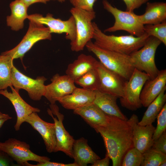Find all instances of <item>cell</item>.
<instances>
[{
  "mask_svg": "<svg viewBox=\"0 0 166 166\" xmlns=\"http://www.w3.org/2000/svg\"><path fill=\"white\" fill-rule=\"evenodd\" d=\"M144 159L143 153L134 147L128 150L124 155L122 166H141Z\"/></svg>",
  "mask_w": 166,
  "mask_h": 166,
  "instance_id": "31",
  "label": "cell"
},
{
  "mask_svg": "<svg viewBox=\"0 0 166 166\" xmlns=\"http://www.w3.org/2000/svg\"><path fill=\"white\" fill-rule=\"evenodd\" d=\"M14 59L9 55L2 54L0 55V90L7 89L8 87L12 86L11 73Z\"/></svg>",
  "mask_w": 166,
  "mask_h": 166,
  "instance_id": "27",
  "label": "cell"
},
{
  "mask_svg": "<svg viewBox=\"0 0 166 166\" xmlns=\"http://www.w3.org/2000/svg\"><path fill=\"white\" fill-rule=\"evenodd\" d=\"M50 1V0H57V1H58L60 2H65L66 0H49Z\"/></svg>",
  "mask_w": 166,
  "mask_h": 166,
  "instance_id": "43",
  "label": "cell"
},
{
  "mask_svg": "<svg viewBox=\"0 0 166 166\" xmlns=\"http://www.w3.org/2000/svg\"><path fill=\"white\" fill-rule=\"evenodd\" d=\"M14 160L5 152L0 150V166H17Z\"/></svg>",
  "mask_w": 166,
  "mask_h": 166,
  "instance_id": "37",
  "label": "cell"
},
{
  "mask_svg": "<svg viewBox=\"0 0 166 166\" xmlns=\"http://www.w3.org/2000/svg\"><path fill=\"white\" fill-rule=\"evenodd\" d=\"M0 150L7 154L18 166H23L29 161L42 163L50 160L48 157L34 153L30 150L29 144L15 138H10L4 142H0Z\"/></svg>",
  "mask_w": 166,
  "mask_h": 166,
  "instance_id": "9",
  "label": "cell"
},
{
  "mask_svg": "<svg viewBox=\"0 0 166 166\" xmlns=\"http://www.w3.org/2000/svg\"><path fill=\"white\" fill-rule=\"evenodd\" d=\"M9 120L7 118L0 119V128L2 127L4 123Z\"/></svg>",
  "mask_w": 166,
  "mask_h": 166,
  "instance_id": "41",
  "label": "cell"
},
{
  "mask_svg": "<svg viewBox=\"0 0 166 166\" xmlns=\"http://www.w3.org/2000/svg\"><path fill=\"white\" fill-rule=\"evenodd\" d=\"M166 84V70H159L157 76L145 83L140 98L142 106L147 107L159 95Z\"/></svg>",
  "mask_w": 166,
  "mask_h": 166,
  "instance_id": "17",
  "label": "cell"
},
{
  "mask_svg": "<svg viewBox=\"0 0 166 166\" xmlns=\"http://www.w3.org/2000/svg\"><path fill=\"white\" fill-rule=\"evenodd\" d=\"M70 12L74 18L76 35L70 42L71 49L78 52L83 50L86 44L93 38L94 28L92 21L95 18L96 13L81 8L73 7Z\"/></svg>",
  "mask_w": 166,
  "mask_h": 166,
  "instance_id": "4",
  "label": "cell"
},
{
  "mask_svg": "<svg viewBox=\"0 0 166 166\" xmlns=\"http://www.w3.org/2000/svg\"><path fill=\"white\" fill-rule=\"evenodd\" d=\"M97 61L91 55L80 54L76 60L68 65L65 71L66 74L74 81L87 72L95 69Z\"/></svg>",
  "mask_w": 166,
  "mask_h": 166,
  "instance_id": "20",
  "label": "cell"
},
{
  "mask_svg": "<svg viewBox=\"0 0 166 166\" xmlns=\"http://www.w3.org/2000/svg\"><path fill=\"white\" fill-rule=\"evenodd\" d=\"M157 125L153 135L154 140H157L166 129V104L165 103L158 115Z\"/></svg>",
  "mask_w": 166,
  "mask_h": 166,
  "instance_id": "32",
  "label": "cell"
},
{
  "mask_svg": "<svg viewBox=\"0 0 166 166\" xmlns=\"http://www.w3.org/2000/svg\"><path fill=\"white\" fill-rule=\"evenodd\" d=\"M27 18L32 19L41 24L47 26L51 34H65L66 39L70 40L71 42L73 41L75 38V22L72 15L66 20L55 18L53 15L50 13L47 14L45 17L39 14H33L28 15Z\"/></svg>",
  "mask_w": 166,
  "mask_h": 166,
  "instance_id": "12",
  "label": "cell"
},
{
  "mask_svg": "<svg viewBox=\"0 0 166 166\" xmlns=\"http://www.w3.org/2000/svg\"><path fill=\"white\" fill-rule=\"evenodd\" d=\"M23 166H77L74 162L72 163L64 164L62 163L52 162L50 161L38 163L36 165L32 164L28 162L25 163Z\"/></svg>",
  "mask_w": 166,
  "mask_h": 166,
  "instance_id": "36",
  "label": "cell"
},
{
  "mask_svg": "<svg viewBox=\"0 0 166 166\" xmlns=\"http://www.w3.org/2000/svg\"><path fill=\"white\" fill-rule=\"evenodd\" d=\"M97 0H69L73 7L87 11H94L93 6Z\"/></svg>",
  "mask_w": 166,
  "mask_h": 166,
  "instance_id": "33",
  "label": "cell"
},
{
  "mask_svg": "<svg viewBox=\"0 0 166 166\" xmlns=\"http://www.w3.org/2000/svg\"><path fill=\"white\" fill-rule=\"evenodd\" d=\"M139 16L141 22L144 25L166 21V3L163 2H148L144 13Z\"/></svg>",
  "mask_w": 166,
  "mask_h": 166,
  "instance_id": "24",
  "label": "cell"
},
{
  "mask_svg": "<svg viewBox=\"0 0 166 166\" xmlns=\"http://www.w3.org/2000/svg\"><path fill=\"white\" fill-rule=\"evenodd\" d=\"M28 30L19 43L13 49L1 54L9 55L14 59L20 58L22 61L25 54L37 42L43 40L51 39V33L48 27L31 19Z\"/></svg>",
  "mask_w": 166,
  "mask_h": 166,
  "instance_id": "7",
  "label": "cell"
},
{
  "mask_svg": "<svg viewBox=\"0 0 166 166\" xmlns=\"http://www.w3.org/2000/svg\"><path fill=\"white\" fill-rule=\"evenodd\" d=\"M144 30L149 36H153L166 45V21L153 25H144Z\"/></svg>",
  "mask_w": 166,
  "mask_h": 166,
  "instance_id": "30",
  "label": "cell"
},
{
  "mask_svg": "<svg viewBox=\"0 0 166 166\" xmlns=\"http://www.w3.org/2000/svg\"><path fill=\"white\" fill-rule=\"evenodd\" d=\"M166 87L162 90L157 97L147 107L140 121L137 124L142 126L152 124L156 118L157 116L164 105L166 103Z\"/></svg>",
  "mask_w": 166,
  "mask_h": 166,
  "instance_id": "26",
  "label": "cell"
},
{
  "mask_svg": "<svg viewBox=\"0 0 166 166\" xmlns=\"http://www.w3.org/2000/svg\"><path fill=\"white\" fill-rule=\"evenodd\" d=\"M137 123L133 127V145L134 147L143 153L152 148L153 144L152 136L155 128L152 124L142 126Z\"/></svg>",
  "mask_w": 166,
  "mask_h": 166,
  "instance_id": "22",
  "label": "cell"
},
{
  "mask_svg": "<svg viewBox=\"0 0 166 166\" xmlns=\"http://www.w3.org/2000/svg\"><path fill=\"white\" fill-rule=\"evenodd\" d=\"M11 80L14 88L18 90L20 89L25 90L33 100L39 101L45 95L46 85L44 83L47 79L44 76L32 79L23 74L14 65L11 70Z\"/></svg>",
  "mask_w": 166,
  "mask_h": 166,
  "instance_id": "10",
  "label": "cell"
},
{
  "mask_svg": "<svg viewBox=\"0 0 166 166\" xmlns=\"http://www.w3.org/2000/svg\"><path fill=\"white\" fill-rule=\"evenodd\" d=\"M2 118H7L9 120L11 119L12 117L7 114L3 113L0 112V119Z\"/></svg>",
  "mask_w": 166,
  "mask_h": 166,
  "instance_id": "40",
  "label": "cell"
},
{
  "mask_svg": "<svg viewBox=\"0 0 166 166\" xmlns=\"http://www.w3.org/2000/svg\"><path fill=\"white\" fill-rule=\"evenodd\" d=\"M102 4L104 9L110 13L115 19L113 25L105 29V32L124 30L136 37H140L144 33V25L141 22L139 15L133 11L120 10L113 6L107 0H103Z\"/></svg>",
  "mask_w": 166,
  "mask_h": 166,
  "instance_id": "5",
  "label": "cell"
},
{
  "mask_svg": "<svg viewBox=\"0 0 166 166\" xmlns=\"http://www.w3.org/2000/svg\"><path fill=\"white\" fill-rule=\"evenodd\" d=\"M11 11L10 15L6 17L8 26L14 31H18L24 27V21L27 18L28 7L21 0H15L10 5Z\"/></svg>",
  "mask_w": 166,
  "mask_h": 166,
  "instance_id": "25",
  "label": "cell"
},
{
  "mask_svg": "<svg viewBox=\"0 0 166 166\" xmlns=\"http://www.w3.org/2000/svg\"><path fill=\"white\" fill-rule=\"evenodd\" d=\"M152 148L166 154V132H164L157 140H154Z\"/></svg>",
  "mask_w": 166,
  "mask_h": 166,
  "instance_id": "34",
  "label": "cell"
},
{
  "mask_svg": "<svg viewBox=\"0 0 166 166\" xmlns=\"http://www.w3.org/2000/svg\"><path fill=\"white\" fill-rule=\"evenodd\" d=\"M94 31L93 42L99 47L106 49L129 55L141 48L149 36L145 33L140 37L132 35L116 36L107 35L103 32L95 22H93Z\"/></svg>",
  "mask_w": 166,
  "mask_h": 166,
  "instance_id": "2",
  "label": "cell"
},
{
  "mask_svg": "<svg viewBox=\"0 0 166 166\" xmlns=\"http://www.w3.org/2000/svg\"><path fill=\"white\" fill-rule=\"evenodd\" d=\"M51 82L46 85L44 96L51 104H55L58 99L71 94L77 87L74 81L67 75L57 73L51 79Z\"/></svg>",
  "mask_w": 166,
  "mask_h": 166,
  "instance_id": "14",
  "label": "cell"
},
{
  "mask_svg": "<svg viewBox=\"0 0 166 166\" xmlns=\"http://www.w3.org/2000/svg\"><path fill=\"white\" fill-rule=\"evenodd\" d=\"M110 159L109 156L106 154L105 157L102 159H98L91 164L92 166H108Z\"/></svg>",
  "mask_w": 166,
  "mask_h": 166,
  "instance_id": "38",
  "label": "cell"
},
{
  "mask_svg": "<svg viewBox=\"0 0 166 166\" xmlns=\"http://www.w3.org/2000/svg\"><path fill=\"white\" fill-rule=\"evenodd\" d=\"M50 107V109H48L47 111L55 125L56 144L55 152L61 151L72 158V148L75 140L65 129L63 124L64 116L59 112L58 107L55 104H51Z\"/></svg>",
  "mask_w": 166,
  "mask_h": 166,
  "instance_id": "11",
  "label": "cell"
},
{
  "mask_svg": "<svg viewBox=\"0 0 166 166\" xmlns=\"http://www.w3.org/2000/svg\"><path fill=\"white\" fill-rule=\"evenodd\" d=\"M26 122L37 131L42 137L47 152H55L56 144L55 125L54 123H49L42 120L37 113H33L26 119Z\"/></svg>",
  "mask_w": 166,
  "mask_h": 166,
  "instance_id": "15",
  "label": "cell"
},
{
  "mask_svg": "<svg viewBox=\"0 0 166 166\" xmlns=\"http://www.w3.org/2000/svg\"><path fill=\"white\" fill-rule=\"evenodd\" d=\"M74 82L84 89L95 91L99 88L98 73L96 68L92 69L77 79Z\"/></svg>",
  "mask_w": 166,
  "mask_h": 166,
  "instance_id": "28",
  "label": "cell"
},
{
  "mask_svg": "<svg viewBox=\"0 0 166 166\" xmlns=\"http://www.w3.org/2000/svg\"><path fill=\"white\" fill-rule=\"evenodd\" d=\"M95 96V91L77 87L72 93L57 101L64 108L74 111L93 103Z\"/></svg>",
  "mask_w": 166,
  "mask_h": 166,
  "instance_id": "18",
  "label": "cell"
},
{
  "mask_svg": "<svg viewBox=\"0 0 166 166\" xmlns=\"http://www.w3.org/2000/svg\"><path fill=\"white\" fill-rule=\"evenodd\" d=\"M73 158L77 166H86L93 164L100 157L92 149L87 140L83 137L75 140L72 148Z\"/></svg>",
  "mask_w": 166,
  "mask_h": 166,
  "instance_id": "19",
  "label": "cell"
},
{
  "mask_svg": "<svg viewBox=\"0 0 166 166\" xmlns=\"http://www.w3.org/2000/svg\"><path fill=\"white\" fill-rule=\"evenodd\" d=\"M29 7L30 5L36 3L40 2L46 4L49 0H21Z\"/></svg>",
  "mask_w": 166,
  "mask_h": 166,
  "instance_id": "39",
  "label": "cell"
},
{
  "mask_svg": "<svg viewBox=\"0 0 166 166\" xmlns=\"http://www.w3.org/2000/svg\"><path fill=\"white\" fill-rule=\"evenodd\" d=\"M12 92H9L7 89L0 90V94L7 98L13 105L17 115V121L14 128L16 131L19 130L22 124L25 122L28 116L33 113H39L40 110L29 105L21 97L19 91L13 87H10Z\"/></svg>",
  "mask_w": 166,
  "mask_h": 166,
  "instance_id": "16",
  "label": "cell"
},
{
  "mask_svg": "<svg viewBox=\"0 0 166 166\" xmlns=\"http://www.w3.org/2000/svg\"><path fill=\"white\" fill-rule=\"evenodd\" d=\"M143 161L141 166H160L166 160V154L155 150L152 148L143 153Z\"/></svg>",
  "mask_w": 166,
  "mask_h": 166,
  "instance_id": "29",
  "label": "cell"
},
{
  "mask_svg": "<svg viewBox=\"0 0 166 166\" xmlns=\"http://www.w3.org/2000/svg\"><path fill=\"white\" fill-rule=\"evenodd\" d=\"M149 79V76L145 72L134 69L130 77L126 81L123 96L120 98L122 107L134 111L142 106L140 94L145 83Z\"/></svg>",
  "mask_w": 166,
  "mask_h": 166,
  "instance_id": "8",
  "label": "cell"
},
{
  "mask_svg": "<svg viewBox=\"0 0 166 166\" xmlns=\"http://www.w3.org/2000/svg\"><path fill=\"white\" fill-rule=\"evenodd\" d=\"M73 113L81 116L93 128L105 125L108 119V115L93 103L74 110Z\"/></svg>",
  "mask_w": 166,
  "mask_h": 166,
  "instance_id": "23",
  "label": "cell"
},
{
  "mask_svg": "<svg viewBox=\"0 0 166 166\" xmlns=\"http://www.w3.org/2000/svg\"><path fill=\"white\" fill-rule=\"evenodd\" d=\"M161 43L156 38L149 36L142 47L129 55L135 68L146 73L150 79L156 77L159 71L155 63V56Z\"/></svg>",
  "mask_w": 166,
  "mask_h": 166,
  "instance_id": "6",
  "label": "cell"
},
{
  "mask_svg": "<svg viewBox=\"0 0 166 166\" xmlns=\"http://www.w3.org/2000/svg\"><path fill=\"white\" fill-rule=\"evenodd\" d=\"M166 165V160L162 162L160 165V166H165Z\"/></svg>",
  "mask_w": 166,
  "mask_h": 166,
  "instance_id": "42",
  "label": "cell"
},
{
  "mask_svg": "<svg viewBox=\"0 0 166 166\" xmlns=\"http://www.w3.org/2000/svg\"><path fill=\"white\" fill-rule=\"evenodd\" d=\"M99 76L98 90L116 96L122 97L126 80L116 73L107 69L98 61L95 68Z\"/></svg>",
  "mask_w": 166,
  "mask_h": 166,
  "instance_id": "13",
  "label": "cell"
},
{
  "mask_svg": "<svg viewBox=\"0 0 166 166\" xmlns=\"http://www.w3.org/2000/svg\"><path fill=\"white\" fill-rule=\"evenodd\" d=\"M126 6V11H133L149 0H122Z\"/></svg>",
  "mask_w": 166,
  "mask_h": 166,
  "instance_id": "35",
  "label": "cell"
},
{
  "mask_svg": "<svg viewBox=\"0 0 166 166\" xmlns=\"http://www.w3.org/2000/svg\"><path fill=\"white\" fill-rule=\"evenodd\" d=\"M85 47L96 55L106 68L117 74L126 81L129 78L135 69L130 55L102 48L91 41L86 44Z\"/></svg>",
  "mask_w": 166,
  "mask_h": 166,
  "instance_id": "3",
  "label": "cell"
},
{
  "mask_svg": "<svg viewBox=\"0 0 166 166\" xmlns=\"http://www.w3.org/2000/svg\"><path fill=\"white\" fill-rule=\"evenodd\" d=\"M93 103L107 115L119 117L124 120L128 119L121 111L117 104L118 98L112 95L97 90Z\"/></svg>",
  "mask_w": 166,
  "mask_h": 166,
  "instance_id": "21",
  "label": "cell"
},
{
  "mask_svg": "<svg viewBox=\"0 0 166 166\" xmlns=\"http://www.w3.org/2000/svg\"><path fill=\"white\" fill-rule=\"evenodd\" d=\"M139 121L138 116L135 114L126 120L108 115L105 125L94 128L102 136L106 154L112 160L113 166H121L125 154L133 147V127Z\"/></svg>",
  "mask_w": 166,
  "mask_h": 166,
  "instance_id": "1",
  "label": "cell"
}]
</instances>
